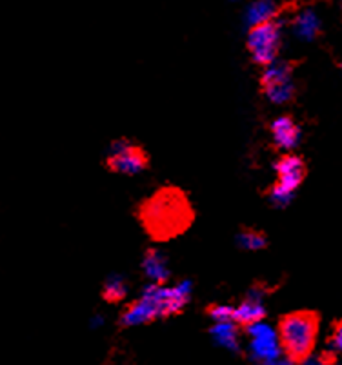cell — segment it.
I'll return each mask as SVG.
<instances>
[{"label": "cell", "instance_id": "1", "mask_svg": "<svg viewBox=\"0 0 342 365\" xmlns=\"http://www.w3.org/2000/svg\"><path fill=\"white\" fill-rule=\"evenodd\" d=\"M191 297V282L182 280L175 285L148 284L139 300L122 313L121 324L126 327L149 324L157 318H168L181 313Z\"/></svg>", "mask_w": 342, "mask_h": 365}, {"label": "cell", "instance_id": "2", "mask_svg": "<svg viewBox=\"0 0 342 365\" xmlns=\"http://www.w3.org/2000/svg\"><path fill=\"white\" fill-rule=\"evenodd\" d=\"M142 218L148 231L155 238H171L189 224L191 211H189L188 200L181 191L164 189L155 195L151 200L142 209Z\"/></svg>", "mask_w": 342, "mask_h": 365}, {"label": "cell", "instance_id": "3", "mask_svg": "<svg viewBox=\"0 0 342 365\" xmlns=\"http://www.w3.org/2000/svg\"><path fill=\"white\" fill-rule=\"evenodd\" d=\"M317 318L310 313H291L278 324L282 353L297 364L311 356L317 341Z\"/></svg>", "mask_w": 342, "mask_h": 365}, {"label": "cell", "instance_id": "4", "mask_svg": "<svg viewBox=\"0 0 342 365\" xmlns=\"http://www.w3.org/2000/svg\"><path fill=\"white\" fill-rule=\"evenodd\" d=\"M275 171H277L278 182L271 187L270 200L275 207H286L293 200L295 191L304 180L306 165L297 155H284L275 164Z\"/></svg>", "mask_w": 342, "mask_h": 365}, {"label": "cell", "instance_id": "5", "mask_svg": "<svg viewBox=\"0 0 342 365\" xmlns=\"http://www.w3.org/2000/svg\"><path fill=\"white\" fill-rule=\"evenodd\" d=\"M282 41V24L278 21L250 28L248 33V51L255 64L270 66L277 62Z\"/></svg>", "mask_w": 342, "mask_h": 365}, {"label": "cell", "instance_id": "6", "mask_svg": "<svg viewBox=\"0 0 342 365\" xmlns=\"http://www.w3.org/2000/svg\"><path fill=\"white\" fill-rule=\"evenodd\" d=\"M246 334H248V356L255 365H264L284 354L278 329H275L268 322L261 320L246 327Z\"/></svg>", "mask_w": 342, "mask_h": 365}, {"label": "cell", "instance_id": "7", "mask_svg": "<svg viewBox=\"0 0 342 365\" xmlns=\"http://www.w3.org/2000/svg\"><path fill=\"white\" fill-rule=\"evenodd\" d=\"M261 84L268 101L277 106L288 104L293 98L295 91L293 69L284 61H277L273 64L266 66L261 76Z\"/></svg>", "mask_w": 342, "mask_h": 365}, {"label": "cell", "instance_id": "8", "mask_svg": "<svg viewBox=\"0 0 342 365\" xmlns=\"http://www.w3.org/2000/svg\"><path fill=\"white\" fill-rule=\"evenodd\" d=\"M144 151L128 140L113 142L108 151V168L121 175H139L146 168Z\"/></svg>", "mask_w": 342, "mask_h": 365}, {"label": "cell", "instance_id": "9", "mask_svg": "<svg viewBox=\"0 0 342 365\" xmlns=\"http://www.w3.org/2000/svg\"><path fill=\"white\" fill-rule=\"evenodd\" d=\"M266 307H264V293L261 289H251L248 297L235 305L233 320L238 325L250 327V325L257 324V322L264 320Z\"/></svg>", "mask_w": 342, "mask_h": 365}, {"label": "cell", "instance_id": "10", "mask_svg": "<svg viewBox=\"0 0 342 365\" xmlns=\"http://www.w3.org/2000/svg\"><path fill=\"white\" fill-rule=\"evenodd\" d=\"M271 137L281 149H295L301 142V128L291 117H277L271 122Z\"/></svg>", "mask_w": 342, "mask_h": 365}, {"label": "cell", "instance_id": "11", "mask_svg": "<svg viewBox=\"0 0 342 365\" xmlns=\"http://www.w3.org/2000/svg\"><path fill=\"white\" fill-rule=\"evenodd\" d=\"M211 338L222 349L237 353L241 349V334H238L237 322H213L210 329Z\"/></svg>", "mask_w": 342, "mask_h": 365}, {"label": "cell", "instance_id": "12", "mask_svg": "<svg viewBox=\"0 0 342 365\" xmlns=\"http://www.w3.org/2000/svg\"><path fill=\"white\" fill-rule=\"evenodd\" d=\"M142 271L151 280V284H162L169 278L168 260L159 249H149L142 258Z\"/></svg>", "mask_w": 342, "mask_h": 365}, {"label": "cell", "instance_id": "13", "mask_svg": "<svg viewBox=\"0 0 342 365\" xmlns=\"http://www.w3.org/2000/svg\"><path fill=\"white\" fill-rule=\"evenodd\" d=\"M278 9L281 6L277 0H251V4L248 6V11H246V22L250 28L271 22L275 21Z\"/></svg>", "mask_w": 342, "mask_h": 365}, {"label": "cell", "instance_id": "14", "mask_svg": "<svg viewBox=\"0 0 342 365\" xmlns=\"http://www.w3.org/2000/svg\"><path fill=\"white\" fill-rule=\"evenodd\" d=\"M293 31L301 41H313L321 33V19L313 9H302L293 21Z\"/></svg>", "mask_w": 342, "mask_h": 365}, {"label": "cell", "instance_id": "15", "mask_svg": "<svg viewBox=\"0 0 342 365\" xmlns=\"http://www.w3.org/2000/svg\"><path fill=\"white\" fill-rule=\"evenodd\" d=\"M102 294L108 302H121L124 300L126 294H128V285H126V280L121 277V274H113L106 280L104 289H102Z\"/></svg>", "mask_w": 342, "mask_h": 365}, {"label": "cell", "instance_id": "16", "mask_svg": "<svg viewBox=\"0 0 342 365\" xmlns=\"http://www.w3.org/2000/svg\"><path fill=\"white\" fill-rule=\"evenodd\" d=\"M238 245L246 251H261L266 247V237L253 229H246L237 237Z\"/></svg>", "mask_w": 342, "mask_h": 365}, {"label": "cell", "instance_id": "17", "mask_svg": "<svg viewBox=\"0 0 342 365\" xmlns=\"http://www.w3.org/2000/svg\"><path fill=\"white\" fill-rule=\"evenodd\" d=\"M233 305L217 304L213 307H210V318L211 322H231L233 320Z\"/></svg>", "mask_w": 342, "mask_h": 365}, {"label": "cell", "instance_id": "18", "mask_svg": "<svg viewBox=\"0 0 342 365\" xmlns=\"http://www.w3.org/2000/svg\"><path fill=\"white\" fill-rule=\"evenodd\" d=\"M328 353L342 354V322L337 324V327L331 333L330 341H328Z\"/></svg>", "mask_w": 342, "mask_h": 365}, {"label": "cell", "instance_id": "19", "mask_svg": "<svg viewBox=\"0 0 342 365\" xmlns=\"http://www.w3.org/2000/svg\"><path fill=\"white\" fill-rule=\"evenodd\" d=\"M264 365H295V361L291 360V358H288L286 354H282V356L275 358V360L268 361V364H264Z\"/></svg>", "mask_w": 342, "mask_h": 365}, {"label": "cell", "instance_id": "20", "mask_svg": "<svg viewBox=\"0 0 342 365\" xmlns=\"http://www.w3.org/2000/svg\"><path fill=\"white\" fill-rule=\"evenodd\" d=\"M302 365H328L326 361L322 360V358H318V356H308L306 360L304 361H301Z\"/></svg>", "mask_w": 342, "mask_h": 365}, {"label": "cell", "instance_id": "21", "mask_svg": "<svg viewBox=\"0 0 342 365\" xmlns=\"http://www.w3.org/2000/svg\"><path fill=\"white\" fill-rule=\"evenodd\" d=\"M102 322H104V318H102V317H95L91 320V325H93V327H101Z\"/></svg>", "mask_w": 342, "mask_h": 365}, {"label": "cell", "instance_id": "22", "mask_svg": "<svg viewBox=\"0 0 342 365\" xmlns=\"http://www.w3.org/2000/svg\"><path fill=\"white\" fill-rule=\"evenodd\" d=\"M341 2H342V0H341Z\"/></svg>", "mask_w": 342, "mask_h": 365}]
</instances>
